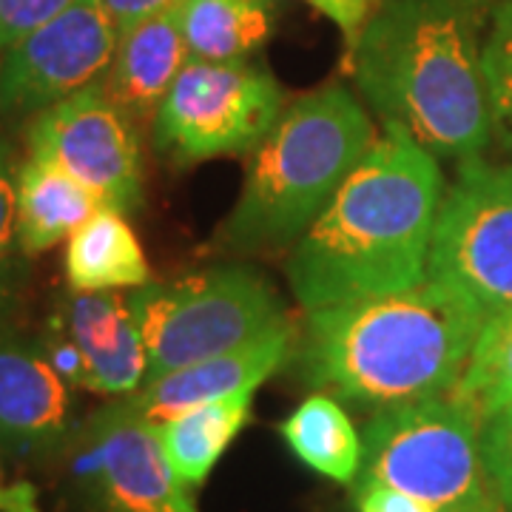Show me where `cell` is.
Listing matches in <instances>:
<instances>
[{"label":"cell","mask_w":512,"mask_h":512,"mask_svg":"<svg viewBox=\"0 0 512 512\" xmlns=\"http://www.w3.org/2000/svg\"><path fill=\"white\" fill-rule=\"evenodd\" d=\"M444 177L433 151L384 123L367 157L288 256L305 311L410 291L427 279Z\"/></svg>","instance_id":"cell-1"},{"label":"cell","mask_w":512,"mask_h":512,"mask_svg":"<svg viewBox=\"0 0 512 512\" xmlns=\"http://www.w3.org/2000/svg\"><path fill=\"white\" fill-rule=\"evenodd\" d=\"M484 20L487 0H384L348 46L356 89L436 157L476 160L495 126Z\"/></svg>","instance_id":"cell-2"},{"label":"cell","mask_w":512,"mask_h":512,"mask_svg":"<svg viewBox=\"0 0 512 512\" xmlns=\"http://www.w3.org/2000/svg\"><path fill=\"white\" fill-rule=\"evenodd\" d=\"M484 316L433 279L410 291L308 311L293 345L302 384L356 407H396L450 393Z\"/></svg>","instance_id":"cell-3"},{"label":"cell","mask_w":512,"mask_h":512,"mask_svg":"<svg viewBox=\"0 0 512 512\" xmlns=\"http://www.w3.org/2000/svg\"><path fill=\"white\" fill-rule=\"evenodd\" d=\"M376 143V128L353 94L330 83L302 94L248 154L237 205L220 231L234 254L293 248Z\"/></svg>","instance_id":"cell-4"},{"label":"cell","mask_w":512,"mask_h":512,"mask_svg":"<svg viewBox=\"0 0 512 512\" xmlns=\"http://www.w3.org/2000/svg\"><path fill=\"white\" fill-rule=\"evenodd\" d=\"M148 353V379L242 348L291 322L279 293L245 265H217L128 296Z\"/></svg>","instance_id":"cell-5"},{"label":"cell","mask_w":512,"mask_h":512,"mask_svg":"<svg viewBox=\"0 0 512 512\" xmlns=\"http://www.w3.org/2000/svg\"><path fill=\"white\" fill-rule=\"evenodd\" d=\"M478 413L453 393L376 410L362 436L356 481L402 490L439 512H458L490 490Z\"/></svg>","instance_id":"cell-6"},{"label":"cell","mask_w":512,"mask_h":512,"mask_svg":"<svg viewBox=\"0 0 512 512\" xmlns=\"http://www.w3.org/2000/svg\"><path fill=\"white\" fill-rule=\"evenodd\" d=\"M285 92L254 60H188L154 114V148L174 165L254 154Z\"/></svg>","instance_id":"cell-7"},{"label":"cell","mask_w":512,"mask_h":512,"mask_svg":"<svg viewBox=\"0 0 512 512\" xmlns=\"http://www.w3.org/2000/svg\"><path fill=\"white\" fill-rule=\"evenodd\" d=\"M427 279L484 319L512 308V165L461 163L433 231Z\"/></svg>","instance_id":"cell-8"},{"label":"cell","mask_w":512,"mask_h":512,"mask_svg":"<svg viewBox=\"0 0 512 512\" xmlns=\"http://www.w3.org/2000/svg\"><path fill=\"white\" fill-rule=\"evenodd\" d=\"M66 476L86 512H197L157 424L128 399L106 404L66 444Z\"/></svg>","instance_id":"cell-9"},{"label":"cell","mask_w":512,"mask_h":512,"mask_svg":"<svg viewBox=\"0 0 512 512\" xmlns=\"http://www.w3.org/2000/svg\"><path fill=\"white\" fill-rule=\"evenodd\" d=\"M29 157L69 171L106 208L128 214L143 205L137 123L111 103L100 80L37 111L29 126Z\"/></svg>","instance_id":"cell-10"},{"label":"cell","mask_w":512,"mask_h":512,"mask_svg":"<svg viewBox=\"0 0 512 512\" xmlns=\"http://www.w3.org/2000/svg\"><path fill=\"white\" fill-rule=\"evenodd\" d=\"M117 40L120 29L100 0H74L0 52V111L37 114L97 83Z\"/></svg>","instance_id":"cell-11"},{"label":"cell","mask_w":512,"mask_h":512,"mask_svg":"<svg viewBox=\"0 0 512 512\" xmlns=\"http://www.w3.org/2000/svg\"><path fill=\"white\" fill-rule=\"evenodd\" d=\"M52 322L69 336L80 362V387L97 396L126 399L148 379V353L128 296L120 291H72L60 299Z\"/></svg>","instance_id":"cell-12"},{"label":"cell","mask_w":512,"mask_h":512,"mask_svg":"<svg viewBox=\"0 0 512 512\" xmlns=\"http://www.w3.org/2000/svg\"><path fill=\"white\" fill-rule=\"evenodd\" d=\"M296 333L299 328L293 322H285L242 348L225 350L194 365L171 370L160 379H151L126 399L148 421L163 424L191 407L220 402L242 390H259V384L274 376L293 356Z\"/></svg>","instance_id":"cell-13"},{"label":"cell","mask_w":512,"mask_h":512,"mask_svg":"<svg viewBox=\"0 0 512 512\" xmlns=\"http://www.w3.org/2000/svg\"><path fill=\"white\" fill-rule=\"evenodd\" d=\"M72 384L37 345L0 336V444L52 453L72 439Z\"/></svg>","instance_id":"cell-14"},{"label":"cell","mask_w":512,"mask_h":512,"mask_svg":"<svg viewBox=\"0 0 512 512\" xmlns=\"http://www.w3.org/2000/svg\"><path fill=\"white\" fill-rule=\"evenodd\" d=\"M191 60L180 6L131 26L117 40L111 66L100 77L109 100L134 123H154L168 89Z\"/></svg>","instance_id":"cell-15"},{"label":"cell","mask_w":512,"mask_h":512,"mask_svg":"<svg viewBox=\"0 0 512 512\" xmlns=\"http://www.w3.org/2000/svg\"><path fill=\"white\" fill-rule=\"evenodd\" d=\"M106 208L69 171L29 157L15 171V220L20 251L43 254L69 239L86 220Z\"/></svg>","instance_id":"cell-16"},{"label":"cell","mask_w":512,"mask_h":512,"mask_svg":"<svg viewBox=\"0 0 512 512\" xmlns=\"http://www.w3.org/2000/svg\"><path fill=\"white\" fill-rule=\"evenodd\" d=\"M63 274L72 291H137L151 282V265L126 214L100 208L66 239Z\"/></svg>","instance_id":"cell-17"},{"label":"cell","mask_w":512,"mask_h":512,"mask_svg":"<svg viewBox=\"0 0 512 512\" xmlns=\"http://www.w3.org/2000/svg\"><path fill=\"white\" fill-rule=\"evenodd\" d=\"M256 390H242L220 402L191 407L174 419L157 424L160 444L174 473L194 490L217 467L222 453L237 439L239 430L251 419Z\"/></svg>","instance_id":"cell-18"},{"label":"cell","mask_w":512,"mask_h":512,"mask_svg":"<svg viewBox=\"0 0 512 512\" xmlns=\"http://www.w3.org/2000/svg\"><path fill=\"white\" fill-rule=\"evenodd\" d=\"M180 20L194 60H251L274 35L276 0H183Z\"/></svg>","instance_id":"cell-19"},{"label":"cell","mask_w":512,"mask_h":512,"mask_svg":"<svg viewBox=\"0 0 512 512\" xmlns=\"http://www.w3.org/2000/svg\"><path fill=\"white\" fill-rule=\"evenodd\" d=\"M288 450L313 473L350 484L362 470V439L345 407L328 393H313L279 424Z\"/></svg>","instance_id":"cell-20"},{"label":"cell","mask_w":512,"mask_h":512,"mask_svg":"<svg viewBox=\"0 0 512 512\" xmlns=\"http://www.w3.org/2000/svg\"><path fill=\"white\" fill-rule=\"evenodd\" d=\"M458 402L473 407L478 419L512 404V308L484 319L461 379L450 390Z\"/></svg>","instance_id":"cell-21"},{"label":"cell","mask_w":512,"mask_h":512,"mask_svg":"<svg viewBox=\"0 0 512 512\" xmlns=\"http://www.w3.org/2000/svg\"><path fill=\"white\" fill-rule=\"evenodd\" d=\"M484 69L493 103V123L512 143V6L495 3L484 43Z\"/></svg>","instance_id":"cell-22"},{"label":"cell","mask_w":512,"mask_h":512,"mask_svg":"<svg viewBox=\"0 0 512 512\" xmlns=\"http://www.w3.org/2000/svg\"><path fill=\"white\" fill-rule=\"evenodd\" d=\"M481 456L490 490L512 512V404L481 424Z\"/></svg>","instance_id":"cell-23"},{"label":"cell","mask_w":512,"mask_h":512,"mask_svg":"<svg viewBox=\"0 0 512 512\" xmlns=\"http://www.w3.org/2000/svg\"><path fill=\"white\" fill-rule=\"evenodd\" d=\"M15 165L6 146L0 143V319L9 308L12 282H15V251L18 242V220H15Z\"/></svg>","instance_id":"cell-24"},{"label":"cell","mask_w":512,"mask_h":512,"mask_svg":"<svg viewBox=\"0 0 512 512\" xmlns=\"http://www.w3.org/2000/svg\"><path fill=\"white\" fill-rule=\"evenodd\" d=\"M72 3L74 0H0V52Z\"/></svg>","instance_id":"cell-25"},{"label":"cell","mask_w":512,"mask_h":512,"mask_svg":"<svg viewBox=\"0 0 512 512\" xmlns=\"http://www.w3.org/2000/svg\"><path fill=\"white\" fill-rule=\"evenodd\" d=\"M305 3L313 12H319L322 18H328L345 35V43L350 46L359 35V29L365 26L384 0H305Z\"/></svg>","instance_id":"cell-26"},{"label":"cell","mask_w":512,"mask_h":512,"mask_svg":"<svg viewBox=\"0 0 512 512\" xmlns=\"http://www.w3.org/2000/svg\"><path fill=\"white\" fill-rule=\"evenodd\" d=\"M356 510L359 512H439L413 495L384 487L376 481H356Z\"/></svg>","instance_id":"cell-27"},{"label":"cell","mask_w":512,"mask_h":512,"mask_svg":"<svg viewBox=\"0 0 512 512\" xmlns=\"http://www.w3.org/2000/svg\"><path fill=\"white\" fill-rule=\"evenodd\" d=\"M100 3L106 6V12H109L111 20L120 29V35H123L131 26L154 18V15H160L171 6H180L183 0H100Z\"/></svg>","instance_id":"cell-28"},{"label":"cell","mask_w":512,"mask_h":512,"mask_svg":"<svg viewBox=\"0 0 512 512\" xmlns=\"http://www.w3.org/2000/svg\"><path fill=\"white\" fill-rule=\"evenodd\" d=\"M458 512H504V504L498 501V495H495L493 490H487L481 498H476L473 504H467L464 510Z\"/></svg>","instance_id":"cell-29"},{"label":"cell","mask_w":512,"mask_h":512,"mask_svg":"<svg viewBox=\"0 0 512 512\" xmlns=\"http://www.w3.org/2000/svg\"><path fill=\"white\" fill-rule=\"evenodd\" d=\"M0 510L3 512H26V507H23V504H12V495L0 487Z\"/></svg>","instance_id":"cell-30"},{"label":"cell","mask_w":512,"mask_h":512,"mask_svg":"<svg viewBox=\"0 0 512 512\" xmlns=\"http://www.w3.org/2000/svg\"><path fill=\"white\" fill-rule=\"evenodd\" d=\"M498 3H507V6H512V0H498Z\"/></svg>","instance_id":"cell-31"}]
</instances>
